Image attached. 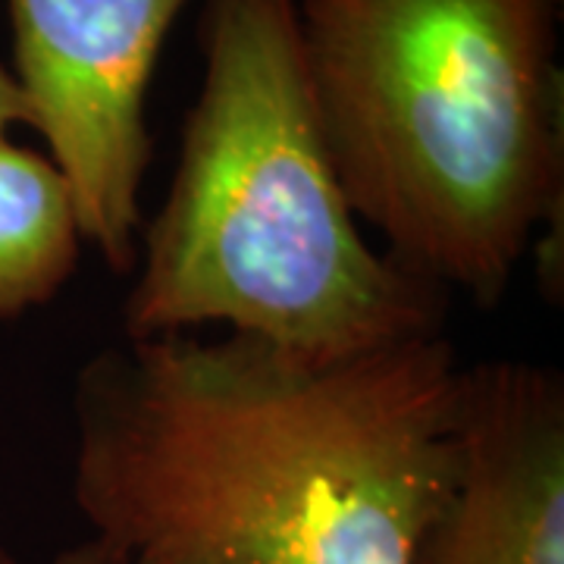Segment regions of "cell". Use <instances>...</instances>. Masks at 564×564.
Here are the masks:
<instances>
[{
    "label": "cell",
    "instance_id": "6da1fadb",
    "mask_svg": "<svg viewBox=\"0 0 564 564\" xmlns=\"http://www.w3.org/2000/svg\"><path fill=\"white\" fill-rule=\"evenodd\" d=\"M445 333L304 358L195 333L107 345L73 386V502L144 564H411L458 467Z\"/></svg>",
    "mask_w": 564,
    "mask_h": 564
},
{
    "label": "cell",
    "instance_id": "7a4b0ae2",
    "mask_svg": "<svg viewBox=\"0 0 564 564\" xmlns=\"http://www.w3.org/2000/svg\"><path fill=\"white\" fill-rule=\"evenodd\" d=\"M311 101L380 251L496 307L562 236V0H292Z\"/></svg>",
    "mask_w": 564,
    "mask_h": 564
},
{
    "label": "cell",
    "instance_id": "3957f363",
    "mask_svg": "<svg viewBox=\"0 0 564 564\" xmlns=\"http://www.w3.org/2000/svg\"><path fill=\"white\" fill-rule=\"evenodd\" d=\"M180 163L141 226L122 336L202 326L304 358L445 333L448 295L364 236L311 101L292 0H207Z\"/></svg>",
    "mask_w": 564,
    "mask_h": 564
},
{
    "label": "cell",
    "instance_id": "277c9868",
    "mask_svg": "<svg viewBox=\"0 0 564 564\" xmlns=\"http://www.w3.org/2000/svg\"><path fill=\"white\" fill-rule=\"evenodd\" d=\"M188 0H7L17 82L63 173L82 239L113 273L139 261L151 163L148 85Z\"/></svg>",
    "mask_w": 564,
    "mask_h": 564
},
{
    "label": "cell",
    "instance_id": "5b68a950",
    "mask_svg": "<svg viewBox=\"0 0 564 564\" xmlns=\"http://www.w3.org/2000/svg\"><path fill=\"white\" fill-rule=\"evenodd\" d=\"M411 564H564V380L545 364L464 367L458 467Z\"/></svg>",
    "mask_w": 564,
    "mask_h": 564
},
{
    "label": "cell",
    "instance_id": "8992f818",
    "mask_svg": "<svg viewBox=\"0 0 564 564\" xmlns=\"http://www.w3.org/2000/svg\"><path fill=\"white\" fill-rule=\"evenodd\" d=\"M69 185L47 154L0 141V323L54 302L82 258Z\"/></svg>",
    "mask_w": 564,
    "mask_h": 564
},
{
    "label": "cell",
    "instance_id": "52a82bcc",
    "mask_svg": "<svg viewBox=\"0 0 564 564\" xmlns=\"http://www.w3.org/2000/svg\"><path fill=\"white\" fill-rule=\"evenodd\" d=\"M13 126H32V107L25 101L17 76L0 66V141L10 139Z\"/></svg>",
    "mask_w": 564,
    "mask_h": 564
},
{
    "label": "cell",
    "instance_id": "ba28073f",
    "mask_svg": "<svg viewBox=\"0 0 564 564\" xmlns=\"http://www.w3.org/2000/svg\"><path fill=\"white\" fill-rule=\"evenodd\" d=\"M47 564H144L135 562V558H129V555H122V552H113V549H107L98 540H82V543L69 545V549H63L57 552L54 558Z\"/></svg>",
    "mask_w": 564,
    "mask_h": 564
},
{
    "label": "cell",
    "instance_id": "9c48e42d",
    "mask_svg": "<svg viewBox=\"0 0 564 564\" xmlns=\"http://www.w3.org/2000/svg\"><path fill=\"white\" fill-rule=\"evenodd\" d=\"M0 564H20V562H17L7 549H0Z\"/></svg>",
    "mask_w": 564,
    "mask_h": 564
}]
</instances>
